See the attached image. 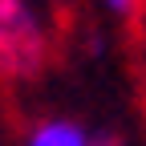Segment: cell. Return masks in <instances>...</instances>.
<instances>
[{
  "mask_svg": "<svg viewBox=\"0 0 146 146\" xmlns=\"http://www.w3.org/2000/svg\"><path fill=\"white\" fill-rule=\"evenodd\" d=\"M89 142L94 134L73 118H41L25 138V146H89Z\"/></svg>",
  "mask_w": 146,
  "mask_h": 146,
  "instance_id": "7a4b0ae2",
  "label": "cell"
},
{
  "mask_svg": "<svg viewBox=\"0 0 146 146\" xmlns=\"http://www.w3.org/2000/svg\"><path fill=\"white\" fill-rule=\"evenodd\" d=\"M106 8L118 21H142L146 16V0H106Z\"/></svg>",
  "mask_w": 146,
  "mask_h": 146,
  "instance_id": "3957f363",
  "label": "cell"
},
{
  "mask_svg": "<svg viewBox=\"0 0 146 146\" xmlns=\"http://www.w3.org/2000/svg\"><path fill=\"white\" fill-rule=\"evenodd\" d=\"M89 146H122V138L106 130V134H94V142H89Z\"/></svg>",
  "mask_w": 146,
  "mask_h": 146,
  "instance_id": "277c9868",
  "label": "cell"
},
{
  "mask_svg": "<svg viewBox=\"0 0 146 146\" xmlns=\"http://www.w3.org/2000/svg\"><path fill=\"white\" fill-rule=\"evenodd\" d=\"M142 21H146V16H142Z\"/></svg>",
  "mask_w": 146,
  "mask_h": 146,
  "instance_id": "5b68a950",
  "label": "cell"
},
{
  "mask_svg": "<svg viewBox=\"0 0 146 146\" xmlns=\"http://www.w3.org/2000/svg\"><path fill=\"white\" fill-rule=\"evenodd\" d=\"M49 61V33L29 0H0V77L29 81Z\"/></svg>",
  "mask_w": 146,
  "mask_h": 146,
  "instance_id": "6da1fadb",
  "label": "cell"
}]
</instances>
